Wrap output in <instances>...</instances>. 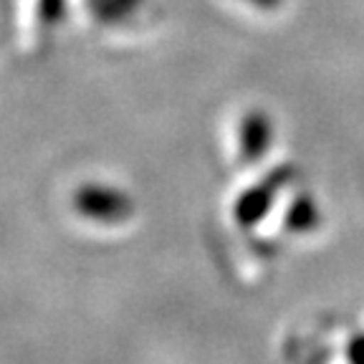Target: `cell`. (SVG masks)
<instances>
[{
	"label": "cell",
	"mask_w": 364,
	"mask_h": 364,
	"mask_svg": "<svg viewBox=\"0 0 364 364\" xmlns=\"http://www.w3.org/2000/svg\"><path fill=\"white\" fill-rule=\"evenodd\" d=\"M76 205L84 215L104 223H119L127 220L134 210L132 200L124 193L112 188H86L76 195Z\"/></svg>",
	"instance_id": "1"
},
{
	"label": "cell",
	"mask_w": 364,
	"mask_h": 364,
	"mask_svg": "<svg viewBox=\"0 0 364 364\" xmlns=\"http://www.w3.org/2000/svg\"><path fill=\"white\" fill-rule=\"evenodd\" d=\"M240 152L245 154V159H258L271 149L273 139V124L268 119V114L263 112H250L240 122Z\"/></svg>",
	"instance_id": "2"
},
{
	"label": "cell",
	"mask_w": 364,
	"mask_h": 364,
	"mask_svg": "<svg viewBox=\"0 0 364 364\" xmlns=\"http://www.w3.org/2000/svg\"><path fill=\"white\" fill-rule=\"evenodd\" d=\"M276 177L256 185V188L248 190V193L238 200V205H235V220H238L240 225H253L258 218L268 213V208H271V203H273V195H276V190H279Z\"/></svg>",
	"instance_id": "3"
},
{
	"label": "cell",
	"mask_w": 364,
	"mask_h": 364,
	"mask_svg": "<svg viewBox=\"0 0 364 364\" xmlns=\"http://www.w3.org/2000/svg\"><path fill=\"white\" fill-rule=\"evenodd\" d=\"M318 225V208L311 198H296L286 213V228L294 233H309Z\"/></svg>",
	"instance_id": "4"
},
{
	"label": "cell",
	"mask_w": 364,
	"mask_h": 364,
	"mask_svg": "<svg viewBox=\"0 0 364 364\" xmlns=\"http://www.w3.org/2000/svg\"><path fill=\"white\" fill-rule=\"evenodd\" d=\"M347 354H349V362L352 364H364V334L354 336V339L349 341Z\"/></svg>",
	"instance_id": "5"
},
{
	"label": "cell",
	"mask_w": 364,
	"mask_h": 364,
	"mask_svg": "<svg viewBox=\"0 0 364 364\" xmlns=\"http://www.w3.org/2000/svg\"><path fill=\"white\" fill-rule=\"evenodd\" d=\"M109 3V8H112V16H124V13H129L132 8H136V3L139 0H107Z\"/></svg>",
	"instance_id": "6"
},
{
	"label": "cell",
	"mask_w": 364,
	"mask_h": 364,
	"mask_svg": "<svg viewBox=\"0 0 364 364\" xmlns=\"http://www.w3.org/2000/svg\"><path fill=\"white\" fill-rule=\"evenodd\" d=\"M248 3L256 8H263V11H273V8L281 6V0H248Z\"/></svg>",
	"instance_id": "7"
}]
</instances>
